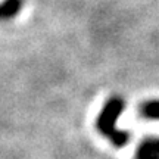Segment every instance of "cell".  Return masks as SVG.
I'll use <instances>...</instances> for the list:
<instances>
[{"label":"cell","instance_id":"1","mask_svg":"<svg viewBox=\"0 0 159 159\" xmlns=\"http://www.w3.org/2000/svg\"><path fill=\"white\" fill-rule=\"evenodd\" d=\"M124 108L125 102L122 97H111L108 102L105 103V106L102 108L96 121V127L99 133L106 139H109V142L112 143L115 148H124L131 139V134L128 131L116 128V119L121 116Z\"/></svg>","mask_w":159,"mask_h":159},{"label":"cell","instance_id":"2","mask_svg":"<svg viewBox=\"0 0 159 159\" xmlns=\"http://www.w3.org/2000/svg\"><path fill=\"white\" fill-rule=\"evenodd\" d=\"M136 159H159V137L143 140L136 150Z\"/></svg>","mask_w":159,"mask_h":159},{"label":"cell","instance_id":"3","mask_svg":"<svg viewBox=\"0 0 159 159\" xmlns=\"http://www.w3.org/2000/svg\"><path fill=\"white\" fill-rule=\"evenodd\" d=\"M22 9V0H5L0 3V21L12 19Z\"/></svg>","mask_w":159,"mask_h":159},{"label":"cell","instance_id":"4","mask_svg":"<svg viewBox=\"0 0 159 159\" xmlns=\"http://www.w3.org/2000/svg\"><path fill=\"white\" fill-rule=\"evenodd\" d=\"M140 115L146 119H159V100H148L140 106Z\"/></svg>","mask_w":159,"mask_h":159}]
</instances>
